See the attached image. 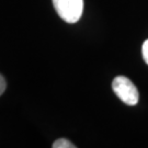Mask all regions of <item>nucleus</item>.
<instances>
[{"instance_id":"obj_1","label":"nucleus","mask_w":148,"mask_h":148,"mask_svg":"<svg viewBox=\"0 0 148 148\" xmlns=\"http://www.w3.org/2000/svg\"><path fill=\"white\" fill-rule=\"evenodd\" d=\"M112 89L119 99L127 106L137 104L139 99L137 88L131 80L124 76H117L112 82Z\"/></svg>"},{"instance_id":"obj_5","label":"nucleus","mask_w":148,"mask_h":148,"mask_svg":"<svg viewBox=\"0 0 148 148\" xmlns=\"http://www.w3.org/2000/svg\"><path fill=\"white\" fill-rule=\"evenodd\" d=\"M5 88H7V82H5V79L3 78L2 75H0V95H2L5 91Z\"/></svg>"},{"instance_id":"obj_2","label":"nucleus","mask_w":148,"mask_h":148,"mask_svg":"<svg viewBox=\"0 0 148 148\" xmlns=\"http://www.w3.org/2000/svg\"><path fill=\"white\" fill-rule=\"evenodd\" d=\"M55 10L64 21L76 23L84 11V0H53Z\"/></svg>"},{"instance_id":"obj_4","label":"nucleus","mask_w":148,"mask_h":148,"mask_svg":"<svg viewBox=\"0 0 148 148\" xmlns=\"http://www.w3.org/2000/svg\"><path fill=\"white\" fill-rule=\"evenodd\" d=\"M142 53H143V58L145 60V63L148 65V40L144 42L143 47H142Z\"/></svg>"},{"instance_id":"obj_3","label":"nucleus","mask_w":148,"mask_h":148,"mask_svg":"<svg viewBox=\"0 0 148 148\" xmlns=\"http://www.w3.org/2000/svg\"><path fill=\"white\" fill-rule=\"evenodd\" d=\"M52 147L53 148H75L74 144H71L69 142L68 139H66V138H59L57 140H55L54 144L52 145Z\"/></svg>"}]
</instances>
